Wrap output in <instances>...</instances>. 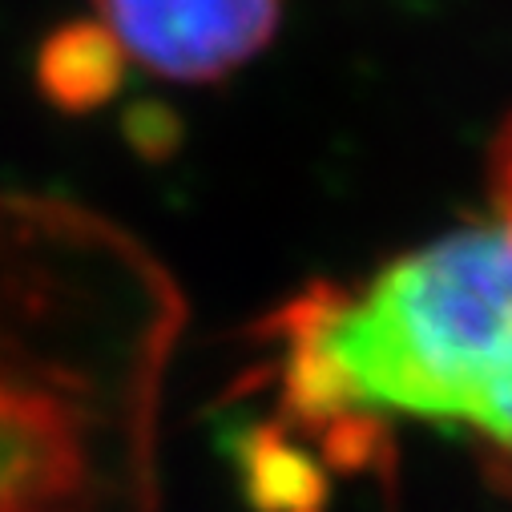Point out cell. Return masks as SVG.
I'll return each mask as SVG.
<instances>
[{
	"label": "cell",
	"mask_w": 512,
	"mask_h": 512,
	"mask_svg": "<svg viewBox=\"0 0 512 512\" xmlns=\"http://www.w3.org/2000/svg\"><path fill=\"white\" fill-rule=\"evenodd\" d=\"M275 420L315 472L379 464L400 420L464 440L512 500V113L488 146L484 210L375 267L311 283L263 323Z\"/></svg>",
	"instance_id": "obj_2"
},
{
	"label": "cell",
	"mask_w": 512,
	"mask_h": 512,
	"mask_svg": "<svg viewBox=\"0 0 512 512\" xmlns=\"http://www.w3.org/2000/svg\"><path fill=\"white\" fill-rule=\"evenodd\" d=\"M93 13L125 65L170 85H218L275 41L283 0H93Z\"/></svg>",
	"instance_id": "obj_3"
},
{
	"label": "cell",
	"mask_w": 512,
	"mask_h": 512,
	"mask_svg": "<svg viewBox=\"0 0 512 512\" xmlns=\"http://www.w3.org/2000/svg\"><path fill=\"white\" fill-rule=\"evenodd\" d=\"M125 77V57L97 21L65 25L49 33L37 57V81L45 97L65 113H85L105 105Z\"/></svg>",
	"instance_id": "obj_4"
},
{
	"label": "cell",
	"mask_w": 512,
	"mask_h": 512,
	"mask_svg": "<svg viewBox=\"0 0 512 512\" xmlns=\"http://www.w3.org/2000/svg\"><path fill=\"white\" fill-rule=\"evenodd\" d=\"M182 295L109 218L0 190V512H158Z\"/></svg>",
	"instance_id": "obj_1"
}]
</instances>
